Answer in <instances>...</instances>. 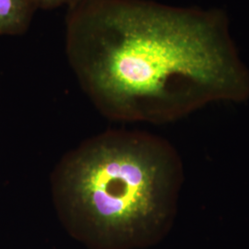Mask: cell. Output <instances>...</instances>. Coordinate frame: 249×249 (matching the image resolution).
Here are the masks:
<instances>
[{"mask_svg":"<svg viewBox=\"0 0 249 249\" xmlns=\"http://www.w3.org/2000/svg\"><path fill=\"white\" fill-rule=\"evenodd\" d=\"M66 53L85 93L116 121L168 118L196 99L244 89L219 13L145 0H77L67 13Z\"/></svg>","mask_w":249,"mask_h":249,"instance_id":"6da1fadb","label":"cell"},{"mask_svg":"<svg viewBox=\"0 0 249 249\" xmlns=\"http://www.w3.org/2000/svg\"><path fill=\"white\" fill-rule=\"evenodd\" d=\"M170 176L167 157L150 140L107 131L81 143L56 165L53 203L70 223L105 238L131 237L164 217Z\"/></svg>","mask_w":249,"mask_h":249,"instance_id":"7a4b0ae2","label":"cell"},{"mask_svg":"<svg viewBox=\"0 0 249 249\" xmlns=\"http://www.w3.org/2000/svg\"><path fill=\"white\" fill-rule=\"evenodd\" d=\"M36 9L33 0H0V35L24 34Z\"/></svg>","mask_w":249,"mask_h":249,"instance_id":"3957f363","label":"cell"},{"mask_svg":"<svg viewBox=\"0 0 249 249\" xmlns=\"http://www.w3.org/2000/svg\"><path fill=\"white\" fill-rule=\"evenodd\" d=\"M77 0H33L36 9H51L58 8L62 5L71 6Z\"/></svg>","mask_w":249,"mask_h":249,"instance_id":"277c9868","label":"cell"}]
</instances>
